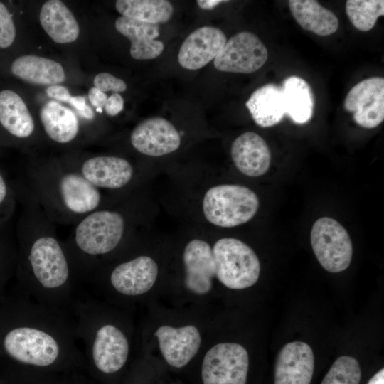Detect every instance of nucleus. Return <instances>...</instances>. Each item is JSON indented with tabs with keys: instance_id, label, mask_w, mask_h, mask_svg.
<instances>
[{
	"instance_id": "13",
	"label": "nucleus",
	"mask_w": 384,
	"mask_h": 384,
	"mask_svg": "<svg viewBox=\"0 0 384 384\" xmlns=\"http://www.w3.org/2000/svg\"><path fill=\"white\" fill-rule=\"evenodd\" d=\"M183 263L186 290L196 297L209 295L215 277V265L210 245L201 239L189 241L183 250Z\"/></svg>"
},
{
	"instance_id": "40",
	"label": "nucleus",
	"mask_w": 384,
	"mask_h": 384,
	"mask_svg": "<svg viewBox=\"0 0 384 384\" xmlns=\"http://www.w3.org/2000/svg\"><path fill=\"white\" fill-rule=\"evenodd\" d=\"M367 384H384V369H380L368 382Z\"/></svg>"
},
{
	"instance_id": "8",
	"label": "nucleus",
	"mask_w": 384,
	"mask_h": 384,
	"mask_svg": "<svg viewBox=\"0 0 384 384\" xmlns=\"http://www.w3.org/2000/svg\"><path fill=\"white\" fill-rule=\"evenodd\" d=\"M314 253L324 269L336 273L346 270L351 262L353 245L350 235L337 220L322 217L311 230Z\"/></svg>"
},
{
	"instance_id": "15",
	"label": "nucleus",
	"mask_w": 384,
	"mask_h": 384,
	"mask_svg": "<svg viewBox=\"0 0 384 384\" xmlns=\"http://www.w3.org/2000/svg\"><path fill=\"white\" fill-rule=\"evenodd\" d=\"M158 274L156 261L148 255H139L115 265L110 273L109 281L119 294L136 297L150 291Z\"/></svg>"
},
{
	"instance_id": "14",
	"label": "nucleus",
	"mask_w": 384,
	"mask_h": 384,
	"mask_svg": "<svg viewBox=\"0 0 384 384\" xmlns=\"http://www.w3.org/2000/svg\"><path fill=\"white\" fill-rule=\"evenodd\" d=\"M129 355V343L124 331L110 323L99 326L95 332L91 356L97 369L105 375L118 373Z\"/></svg>"
},
{
	"instance_id": "11",
	"label": "nucleus",
	"mask_w": 384,
	"mask_h": 384,
	"mask_svg": "<svg viewBox=\"0 0 384 384\" xmlns=\"http://www.w3.org/2000/svg\"><path fill=\"white\" fill-rule=\"evenodd\" d=\"M67 164L101 191L123 188L134 176L132 164L119 156H95Z\"/></svg>"
},
{
	"instance_id": "9",
	"label": "nucleus",
	"mask_w": 384,
	"mask_h": 384,
	"mask_svg": "<svg viewBox=\"0 0 384 384\" xmlns=\"http://www.w3.org/2000/svg\"><path fill=\"white\" fill-rule=\"evenodd\" d=\"M159 350L166 366L175 370L186 368L199 352L202 335L193 324H163L154 334Z\"/></svg>"
},
{
	"instance_id": "19",
	"label": "nucleus",
	"mask_w": 384,
	"mask_h": 384,
	"mask_svg": "<svg viewBox=\"0 0 384 384\" xmlns=\"http://www.w3.org/2000/svg\"><path fill=\"white\" fill-rule=\"evenodd\" d=\"M230 153L237 169L246 176H260L270 168V149L257 133L247 132L238 137L232 144Z\"/></svg>"
},
{
	"instance_id": "37",
	"label": "nucleus",
	"mask_w": 384,
	"mask_h": 384,
	"mask_svg": "<svg viewBox=\"0 0 384 384\" xmlns=\"http://www.w3.org/2000/svg\"><path fill=\"white\" fill-rule=\"evenodd\" d=\"M88 97L91 104L97 108L104 107L107 100V95L95 87L90 89Z\"/></svg>"
},
{
	"instance_id": "33",
	"label": "nucleus",
	"mask_w": 384,
	"mask_h": 384,
	"mask_svg": "<svg viewBox=\"0 0 384 384\" xmlns=\"http://www.w3.org/2000/svg\"><path fill=\"white\" fill-rule=\"evenodd\" d=\"M16 28L10 13L0 1V48H6L14 41Z\"/></svg>"
},
{
	"instance_id": "36",
	"label": "nucleus",
	"mask_w": 384,
	"mask_h": 384,
	"mask_svg": "<svg viewBox=\"0 0 384 384\" xmlns=\"http://www.w3.org/2000/svg\"><path fill=\"white\" fill-rule=\"evenodd\" d=\"M46 93L51 98L63 102H68L71 97L66 87L56 85L48 87Z\"/></svg>"
},
{
	"instance_id": "29",
	"label": "nucleus",
	"mask_w": 384,
	"mask_h": 384,
	"mask_svg": "<svg viewBox=\"0 0 384 384\" xmlns=\"http://www.w3.org/2000/svg\"><path fill=\"white\" fill-rule=\"evenodd\" d=\"M346 12L356 28L368 31L374 27L378 18L384 15V1L348 0Z\"/></svg>"
},
{
	"instance_id": "17",
	"label": "nucleus",
	"mask_w": 384,
	"mask_h": 384,
	"mask_svg": "<svg viewBox=\"0 0 384 384\" xmlns=\"http://www.w3.org/2000/svg\"><path fill=\"white\" fill-rule=\"evenodd\" d=\"M314 369L311 346L300 341L289 342L278 353L274 384H310Z\"/></svg>"
},
{
	"instance_id": "20",
	"label": "nucleus",
	"mask_w": 384,
	"mask_h": 384,
	"mask_svg": "<svg viewBox=\"0 0 384 384\" xmlns=\"http://www.w3.org/2000/svg\"><path fill=\"white\" fill-rule=\"evenodd\" d=\"M115 28L131 41L130 55L136 60L154 59L164 50V43L156 39L159 24L119 16L115 21Z\"/></svg>"
},
{
	"instance_id": "2",
	"label": "nucleus",
	"mask_w": 384,
	"mask_h": 384,
	"mask_svg": "<svg viewBox=\"0 0 384 384\" xmlns=\"http://www.w3.org/2000/svg\"><path fill=\"white\" fill-rule=\"evenodd\" d=\"M19 180L55 225H74L102 208V191L67 163L52 161L30 166Z\"/></svg>"
},
{
	"instance_id": "34",
	"label": "nucleus",
	"mask_w": 384,
	"mask_h": 384,
	"mask_svg": "<svg viewBox=\"0 0 384 384\" xmlns=\"http://www.w3.org/2000/svg\"><path fill=\"white\" fill-rule=\"evenodd\" d=\"M95 87L102 92L112 91L118 93L126 90L125 82L109 73H100L94 78Z\"/></svg>"
},
{
	"instance_id": "38",
	"label": "nucleus",
	"mask_w": 384,
	"mask_h": 384,
	"mask_svg": "<svg viewBox=\"0 0 384 384\" xmlns=\"http://www.w3.org/2000/svg\"><path fill=\"white\" fill-rule=\"evenodd\" d=\"M68 102L75 108L78 113L82 112L86 105L85 98L80 95L70 97Z\"/></svg>"
},
{
	"instance_id": "21",
	"label": "nucleus",
	"mask_w": 384,
	"mask_h": 384,
	"mask_svg": "<svg viewBox=\"0 0 384 384\" xmlns=\"http://www.w3.org/2000/svg\"><path fill=\"white\" fill-rule=\"evenodd\" d=\"M245 105L255 123L262 127L277 124L286 114L282 88L272 83L255 90Z\"/></svg>"
},
{
	"instance_id": "27",
	"label": "nucleus",
	"mask_w": 384,
	"mask_h": 384,
	"mask_svg": "<svg viewBox=\"0 0 384 384\" xmlns=\"http://www.w3.org/2000/svg\"><path fill=\"white\" fill-rule=\"evenodd\" d=\"M285 113L296 124H303L312 117L314 98L309 85L299 76H289L282 83Z\"/></svg>"
},
{
	"instance_id": "16",
	"label": "nucleus",
	"mask_w": 384,
	"mask_h": 384,
	"mask_svg": "<svg viewBox=\"0 0 384 384\" xmlns=\"http://www.w3.org/2000/svg\"><path fill=\"white\" fill-rule=\"evenodd\" d=\"M130 142L141 154L161 156L177 150L181 144V137L170 122L154 117L142 122L132 130Z\"/></svg>"
},
{
	"instance_id": "31",
	"label": "nucleus",
	"mask_w": 384,
	"mask_h": 384,
	"mask_svg": "<svg viewBox=\"0 0 384 384\" xmlns=\"http://www.w3.org/2000/svg\"><path fill=\"white\" fill-rule=\"evenodd\" d=\"M361 370L358 361L349 356L338 357L321 384H359Z\"/></svg>"
},
{
	"instance_id": "32",
	"label": "nucleus",
	"mask_w": 384,
	"mask_h": 384,
	"mask_svg": "<svg viewBox=\"0 0 384 384\" xmlns=\"http://www.w3.org/2000/svg\"><path fill=\"white\" fill-rule=\"evenodd\" d=\"M18 201L13 181L0 169V228L9 223Z\"/></svg>"
},
{
	"instance_id": "22",
	"label": "nucleus",
	"mask_w": 384,
	"mask_h": 384,
	"mask_svg": "<svg viewBox=\"0 0 384 384\" xmlns=\"http://www.w3.org/2000/svg\"><path fill=\"white\" fill-rule=\"evenodd\" d=\"M39 18L43 28L55 43H71L79 36L77 20L61 1H46L41 7Z\"/></svg>"
},
{
	"instance_id": "42",
	"label": "nucleus",
	"mask_w": 384,
	"mask_h": 384,
	"mask_svg": "<svg viewBox=\"0 0 384 384\" xmlns=\"http://www.w3.org/2000/svg\"><path fill=\"white\" fill-rule=\"evenodd\" d=\"M158 384H178V383H166L164 380H161Z\"/></svg>"
},
{
	"instance_id": "28",
	"label": "nucleus",
	"mask_w": 384,
	"mask_h": 384,
	"mask_svg": "<svg viewBox=\"0 0 384 384\" xmlns=\"http://www.w3.org/2000/svg\"><path fill=\"white\" fill-rule=\"evenodd\" d=\"M115 6L122 16L154 24L167 22L174 13L166 0H118Z\"/></svg>"
},
{
	"instance_id": "18",
	"label": "nucleus",
	"mask_w": 384,
	"mask_h": 384,
	"mask_svg": "<svg viewBox=\"0 0 384 384\" xmlns=\"http://www.w3.org/2000/svg\"><path fill=\"white\" fill-rule=\"evenodd\" d=\"M226 41L223 31L216 27L206 26L198 28L183 42L178 61L186 69H200L215 59Z\"/></svg>"
},
{
	"instance_id": "25",
	"label": "nucleus",
	"mask_w": 384,
	"mask_h": 384,
	"mask_svg": "<svg viewBox=\"0 0 384 384\" xmlns=\"http://www.w3.org/2000/svg\"><path fill=\"white\" fill-rule=\"evenodd\" d=\"M40 119L47 136L56 143L68 144L79 133V122L75 113L55 101H49L41 107Z\"/></svg>"
},
{
	"instance_id": "35",
	"label": "nucleus",
	"mask_w": 384,
	"mask_h": 384,
	"mask_svg": "<svg viewBox=\"0 0 384 384\" xmlns=\"http://www.w3.org/2000/svg\"><path fill=\"white\" fill-rule=\"evenodd\" d=\"M104 107L106 113L110 116L117 115L124 107L123 97L119 93H112L107 98Z\"/></svg>"
},
{
	"instance_id": "4",
	"label": "nucleus",
	"mask_w": 384,
	"mask_h": 384,
	"mask_svg": "<svg viewBox=\"0 0 384 384\" xmlns=\"http://www.w3.org/2000/svg\"><path fill=\"white\" fill-rule=\"evenodd\" d=\"M58 339L47 329L31 326L14 304L0 307V356L14 362L46 367L60 357Z\"/></svg>"
},
{
	"instance_id": "24",
	"label": "nucleus",
	"mask_w": 384,
	"mask_h": 384,
	"mask_svg": "<svg viewBox=\"0 0 384 384\" xmlns=\"http://www.w3.org/2000/svg\"><path fill=\"white\" fill-rule=\"evenodd\" d=\"M12 73L22 80L34 85H55L63 82L65 75L59 63L34 55L15 59L11 66Z\"/></svg>"
},
{
	"instance_id": "30",
	"label": "nucleus",
	"mask_w": 384,
	"mask_h": 384,
	"mask_svg": "<svg viewBox=\"0 0 384 384\" xmlns=\"http://www.w3.org/2000/svg\"><path fill=\"white\" fill-rule=\"evenodd\" d=\"M18 247L9 223L0 228V294L9 279L16 274Z\"/></svg>"
},
{
	"instance_id": "1",
	"label": "nucleus",
	"mask_w": 384,
	"mask_h": 384,
	"mask_svg": "<svg viewBox=\"0 0 384 384\" xmlns=\"http://www.w3.org/2000/svg\"><path fill=\"white\" fill-rule=\"evenodd\" d=\"M13 183L22 206L16 230V275L21 283H31L46 291L65 289L70 283L73 272L63 242L56 234L55 225L19 179Z\"/></svg>"
},
{
	"instance_id": "10",
	"label": "nucleus",
	"mask_w": 384,
	"mask_h": 384,
	"mask_svg": "<svg viewBox=\"0 0 384 384\" xmlns=\"http://www.w3.org/2000/svg\"><path fill=\"white\" fill-rule=\"evenodd\" d=\"M267 56V48L256 35L241 31L226 41L213 64L223 72L251 73L265 63Z\"/></svg>"
},
{
	"instance_id": "6",
	"label": "nucleus",
	"mask_w": 384,
	"mask_h": 384,
	"mask_svg": "<svg viewBox=\"0 0 384 384\" xmlns=\"http://www.w3.org/2000/svg\"><path fill=\"white\" fill-rule=\"evenodd\" d=\"M215 277L230 289H244L253 286L260 274V262L254 250L234 238H223L212 247Z\"/></svg>"
},
{
	"instance_id": "7",
	"label": "nucleus",
	"mask_w": 384,
	"mask_h": 384,
	"mask_svg": "<svg viewBox=\"0 0 384 384\" xmlns=\"http://www.w3.org/2000/svg\"><path fill=\"white\" fill-rule=\"evenodd\" d=\"M250 358L235 342H220L203 354L193 374L194 384H247Z\"/></svg>"
},
{
	"instance_id": "12",
	"label": "nucleus",
	"mask_w": 384,
	"mask_h": 384,
	"mask_svg": "<svg viewBox=\"0 0 384 384\" xmlns=\"http://www.w3.org/2000/svg\"><path fill=\"white\" fill-rule=\"evenodd\" d=\"M343 106L347 112H353L358 125L366 129L378 127L384 120V78H370L354 85Z\"/></svg>"
},
{
	"instance_id": "39",
	"label": "nucleus",
	"mask_w": 384,
	"mask_h": 384,
	"mask_svg": "<svg viewBox=\"0 0 384 384\" xmlns=\"http://www.w3.org/2000/svg\"><path fill=\"white\" fill-rule=\"evenodd\" d=\"M197 4L198 6L205 10H211L214 9L217 5L223 2H227V1L221 0H198Z\"/></svg>"
},
{
	"instance_id": "23",
	"label": "nucleus",
	"mask_w": 384,
	"mask_h": 384,
	"mask_svg": "<svg viewBox=\"0 0 384 384\" xmlns=\"http://www.w3.org/2000/svg\"><path fill=\"white\" fill-rule=\"evenodd\" d=\"M0 124L8 134L19 139L30 137L35 129L24 101L10 90L0 91Z\"/></svg>"
},
{
	"instance_id": "5",
	"label": "nucleus",
	"mask_w": 384,
	"mask_h": 384,
	"mask_svg": "<svg viewBox=\"0 0 384 384\" xmlns=\"http://www.w3.org/2000/svg\"><path fill=\"white\" fill-rule=\"evenodd\" d=\"M259 198L249 188L236 184L213 186L205 193L203 212L213 225L231 228L251 220L259 208Z\"/></svg>"
},
{
	"instance_id": "41",
	"label": "nucleus",
	"mask_w": 384,
	"mask_h": 384,
	"mask_svg": "<svg viewBox=\"0 0 384 384\" xmlns=\"http://www.w3.org/2000/svg\"><path fill=\"white\" fill-rule=\"evenodd\" d=\"M81 117L86 119L91 120L94 118V113L92 108L87 105H85L84 110L78 113Z\"/></svg>"
},
{
	"instance_id": "43",
	"label": "nucleus",
	"mask_w": 384,
	"mask_h": 384,
	"mask_svg": "<svg viewBox=\"0 0 384 384\" xmlns=\"http://www.w3.org/2000/svg\"><path fill=\"white\" fill-rule=\"evenodd\" d=\"M96 110H97V112H100V113L102 112V108H97Z\"/></svg>"
},
{
	"instance_id": "26",
	"label": "nucleus",
	"mask_w": 384,
	"mask_h": 384,
	"mask_svg": "<svg viewBox=\"0 0 384 384\" xmlns=\"http://www.w3.org/2000/svg\"><path fill=\"white\" fill-rule=\"evenodd\" d=\"M290 11L302 28L318 36H326L335 33L338 20L330 10L315 0H290Z\"/></svg>"
},
{
	"instance_id": "3",
	"label": "nucleus",
	"mask_w": 384,
	"mask_h": 384,
	"mask_svg": "<svg viewBox=\"0 0 384 384\" xmlns=\"http://www.w3.org/2000/svg\"><path fill=\"white\" fill-rule=\"evenodd\" d=\"M126 218L118 210L99 208L75 225L63 242L73 274H89L100 257L110 254L122 242Z\"/></svg>"
}]
</instances>
